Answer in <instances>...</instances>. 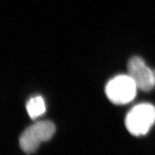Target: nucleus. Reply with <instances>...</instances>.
Masks as SVG:
<instances>
[{
	"mask_svg": "<svg viewBox=\"0 0 155 155\" xmlns=\"http://www.w3.org/2000/svg\"><path fill=\"white\" fill-rule=\"evenodd\" d=\"M155 123V106L141 104L128 112L125 119L126 128L135 137L147 134Z\"/></svg>",
	"mask_w": 155,
	"mask_h": 155,
	"instance_id": "obj_1",
	"label": "nucleus"
},
{
	"mask_svg": "<svg viewBox=\"0 0 155 155\" xmlns=\"http://www.w3.org/2000/svg\"><path fill=\"white\" fill-rule=\"evenodd\" d=\"M55 132V127L50 121H38L29 127L19 137V146L23 152L30 154L44 141L50 140Z\"/></svg>",
	"mask_w": 155,
	"mask_h": 155,
	"instance_id": "obj_2",
	"label": "nucleus"
},
{
	"mask_svg": "<svg viewBox=\"0 0 155 155\" xmlns=\"http://www.w3.org/2000/svg\"><path fill=\"white\" fill-rule=\"evenodd\" d=\"M138 90L129 75H119L108 81L106 86V96L114 104H127L134 99Z\"/></svg>",
	"mask_w": 155,
	"mask_h": 155,
	"instance_id": "obj_3",
	"label": "nucleus"
},
{
	"mask_svg": "<svg viewBox=\"0 0 155 155\" xmlns=\"http://www.w3.org/2000/svg\"><path fill=\"white\" fill-rule=\"evenodd\" d=\"M128 75L134 81L139 90L148 92L155 87V70L147 66L138 56L131 58L127 64Z\"/></svg>",
	"mask_w": 155,
	"mask_h": 155,
	"instance_id": "obj_4",
	"label": "nucleus"
},
{
	"mask_svg": "<svg viewBox=\"0 0 155 155\" xmlns=\"http://www.w3.org/2000/svg\"><path fill=\"white\" fill-rule=\"evenodd\" d=\"M26 108L31 119H35L45 113V102L40 96L32 97L27 103Z\"/></svg>",
	"mask_w": 155,
	"mask_h": 155,
	"instance_id": "obj_5",
	"label": "nucleus"
}]
</instances>
